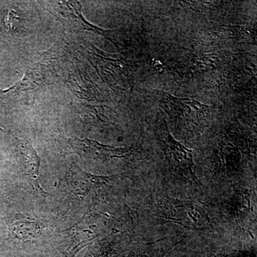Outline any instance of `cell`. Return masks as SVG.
Returning <instances> with one entry per match:
<instances>
[{
    "label": "cell",
    "mask_w": 257,
    "mask_h": 257,
    "mask_svg": "<svg viewBox=\"0 0 257 257\" xmlns=\"http://www.w3.org/2000/svg\"><path fill=\"white\" fill-rule=\"evenodd\" d=\"M95 67L100 72L103 78L109 85L120 90L133 89L134 74L132 66L126 60L113 58L112 56L104 53L93 46Z\"/></svg>",
    "instance_id": "277c9868"
},
{
    "label": "cell",
    "mask_w": 257,
    "mask_h": 257,
    "mask_svg": "<svg viewBox=\"0 0 257 257\" xmlns=\"http://www.w3.org/2000/svg\"><path fill=\"white\" fill-rule=\"evenodd\" d=\"M155 216L164 221L194 229H204L211 225L207 213L197 202L165 197L155 204Z\"/></svg>",
    "instance_id": "6da1fadb"
},
{
    "label": "cell",
    "mask_w": 257,
    "mask_h": 257,
    "mask_svg": "<svg viewBox=\"0 0 257 257\" xmlns=\"http://www.w3.org/2000/svg\"><path fill=\"white\" fill-rule=\"evenodd\" d=\"M45 66L42 63L35 64L34 67L27 71L26 73L24 75L23 79L18 82V84H15L8 90L3 91L1 92H18L38 87L46 79L45 72L46 69H45Z\"/></svg>",
    "instance_id": "9c48e42d"
},
{
    "label": "cell",
    "mask_w": 257,
    "mask_h": 257,
    "mask_svg": "<svg viewBox=\"0 0 257 257\" xmlns=\"http://www.w3.org/2000/svg\"><path fill=\"white\" fill-rule=\"evenodd\" d=\"M44 227V225L36 219H19L8 226V241H31L41 236Z\"/></svg>",
    "instance_id": "ba28073f"
},
{
    "label": "cell",
    "mask_w": 257,
    "mask_h": 257,
    "mask_svg": "<svg viewBox=\"0 0 257 257\" xmlns=\"http://www.w3.org/2000/svg\"><path fill=\"white\" fill-rule=\"evenodd\" d=\"M116 256L117 252L114 245L101 243L89 248L84 257H117Z\"/></svg>",
    "instance_id": "8fae6325"
},
{
    "label": "cell",
    "mask_w": 257,
    "mask_h": 257,
    "mask_svg": "<svg viewBox=\"0 0 257 257\" xmlns=\"http://www.w3.org/2000/svg\"><path fill=\"white\" fill-rule=\"evenodd\" d=\"M160 139L162 151L171 168L186 180L198 185L199 181L196 175L192 150L184 146L172 136L167 124L161 130Z\"/></svg>",
    "instance_id": "3957f363"
},
{
    "label": "cell",
    "mask_w": 257,
    "mask_h": 257,
    "mask_svg": "<svg viewBox=\"0 0 257 257\" xmlns=\"http://www.w3.org/2000/svg\"><path fill=\"white\" fill-rule=\"evenodd\" d=\"M124 175L100 176L85 172L77 165H72L68 175L71 190L77 197H85L92 191L112 183Z\"/></svg>",
    "instance_id": "5b68a950"
},
{
    "label": "cell",
    "mask_w": 257,
    "mask_h": 257,
    "mask_svg": "<svg viewBox=\"0 0 257 257\" xmlns=\"http://www.w3.org/2000/svg\"><path fill=\"white\" fill-rule=\"evenodd\" d=\"M18 147L17 151L20 165L24 174L28 177L30 184L39 194L46 196L47 192L42 189L40 184L39 170H40V159L36 150L31 144L22 139L17 138Z\"/></svg>",
    "instance_id": "52a82bcc"
},
{
    "label": "cell",
    "mask_w": 257,
    "mask_h": 257,
    "mask_svg": "<svg viewBox=\"0 0 257 257\" xmlns=\"http://www.w3.org/2000/svg\"><path fill=\"white\" fill-rule=\"evenodd\" d=\"M159 104L172 119L186 128L202 126L211 114V106L193 98L177 97L170 93L162 92Z\"/></svg>",
    "instance_id": "7a4b0ae2"
},
{
    "label": "cell",
    "mask_w": 257,
    "mask_h": 257,
    "mask_svg": "<svg viewBox=\"0 0 257 257\" xmlns=\"http://www.w3.org/2000/svg\"><path fill=\"white\" fill-rule=\"evenodd\" d=\"M72 148L81 156L99 160H108L114 158H123L130 156L135 152L132 147L115 148L106 146L89 139L68 140Z\"/></svg>",
    "instance_id": "8992f818"
},
{
    "label": "cell",
    "mask_w": 257,
    "mask_h": 257,
    "mask_svg": "<svg viewBox=\"0 0 257 257\" xmlns=\"http://www.w3.org/2000/svg\"><path fill=\"white\" fill-rule=\"evenodd\" d=\"M162 240L143 243L134 247L126 257H165L166 254L178 243H162Z\"/></svg>",
    "instance_id": "30bf717a"
}]
</instances>
